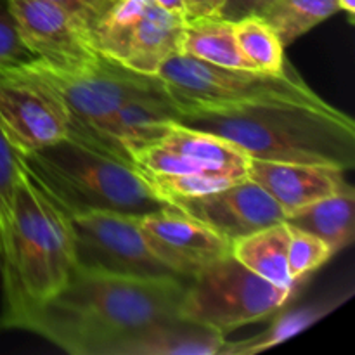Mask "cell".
Returning <instances> with one entry per match:
<instances>
[{"instance_id": "ffe728a7", "label": "cell", "mask_w": 355, "mask_h": 355, "mask_svg": "<svg viewBox=\"0 0 355 355\" xmlns=\"http://www.w3.org/2000/svg\"><path fill=\"white\" fill-rule=\"evenodd\" d=\"M180 54L222 68L253 69L239 52L232 21L222 16L186 19L180 40Z\"/></svg>"}, {"instance_id": "f546056e", "label": "cell", "mask_w": 355, "mask_h": 355, "mask_svg": "<svg viewBox=\"0 0 355 355\" xmlns=\"http://www.w3.org/2000/svg\"><path fill=\"white\" fill-rule=\"evenodd\" d=\"M338 3V9L343 10V12L349 14L350 21H354L355 16V0H336Z\"/></svg>"}, {"instance_id": "2e32d148", "label": "cell", "mask_w": 355, "mask_h": 355, "mask_svg": "<svg viewBox=\"0 0 355 355\" xmlns=\"http://www.w3.org/2000/svg\"><path fill=\"white\" fill-rule=\"evenodd\" d=\"M225 335L179 318L135 335L116 355H218Z\"/></svg>"}, {"instance_id": "8992f818", "label": "cell", "mask_w": 355, "mask_h": 355, "mask_svg": "<svg viewBox=\"0 0 355 355\" xmlns=\"http://www.w3.org/2000/svg\"><path fill=\"white\" fill-rule=\"evenodd\" d=\"M156 78L184 111H217L255 104H302L329 107L293 68L263 73L210 64L186 54L166 59Z\"/></svg>"}, {"instance_id": "ac0fdd59", "label": "cell", "mask_w": 355, "mask_h": 355, "mask_svg": "<svg viewBox=\"0 0 355 355\" xmlns=\"http://www.w3.org/2000/svg\"><path fill=\"white\" fill-rule=\"evenodd\" d=\"M290 225L286 222L267 225L231 243V255L262 279L281 288H300L288 269Z\"/></svg>"}, {"instance_id": "5b68a950", "label": "cell", "mask_w": 355, "mask_h": 355, "mask_svg": "<svg viewBox=\"0 0 355 355\" xmlns=\"http://www.w3.org/2000/svg\"><path fill=\"white\" fill-rule=\"evenodd\" d=\"M75 250L64 211L19 165L10 238V267L2 277L7 314L54 295L75 270Z\"/></svg>"}, {"instance_id": "9a60e30c", "label": "cell", "mask_w": 355, "mask_h": 355, "mask_svg": "<svg viewBox=\"0 0 355 355\" xmlns=\"http://www.w3.org/2000/svg\"><path fill=\"white\" fill-rule=\"evenodd\" d=\"M184 23V17L166 12L151 0L132 28L120 66L139 75L156 76L166 59L180 54Z\"/></svg>"}, {"instance_id": "8fae6325", "label": "cell", "mask_w": 355, "mask_h": 355, "mask_svg": "<svg viewBox=\"0 0 355 355\" xmlns=\"http://www.w3.org/2000/svg\"><path fill=\"white\" fill-rule=\"evenodd\" d=\"M7 6L33 59L62 64L101 55L90 28L61 7L47 0H7Z\"/></svg>"}, {"instance_id": "9c48e42d", "label": "cell", "mask_w": 355, "mask_h": 355, "mask_svg": "<svg viewBox=\"0 0 355 355\" xmlns=\"http://www.w3.org/2000/svg\"><path fill=\"white\" fill-rule=\"evenodd\" d=\"M137 222L153 253L184 281L231 253L229 239L168 205L139 215Z\"/></svg>"}, {"instance_id": "277c9868", "label": "cell", "mask_w": 355, "mask_h": 355, "mask_svg": "<svg viewBox=\"0 0 355 355\" xmlns=\"http://www.w3.org/2000/svg\"><path fill=\"white\" fill-rule=\"evenodd\" d=\"M0 73L26 80L42 90L61 111L68 137L120 159L125 158L107 137L111 114L123 101L162 87L156 76L139 75L103 55L62 64L30 59L12 68L0 69Z\"/></svg>"}, {"instance_id": "52a82bcc", "label": "cell", "mask_w": 355, "mask_h": 355, "mask_svg": "<svg viewBox=\"0 0 355 355\" xmlns=\"http://www.w3.org/2000/svg\"><path fill=\"white\" fill-rule=\"evenodd\" d=\"M298 290L262 279L229 253L187 281L180 318L227 335L270 319L293 300Z\"/></svg>"}, {"instance_id": "7402d4cb", "label": "cell", "mask_w": 355, "mask_h": 355, "mask_svg": "<svg viewBox=\"0 0 355 355\" xmlns=\"http://www.w3.org/2000/svg\"><path fill=\"white\" fill-rule=\"evenodd\" d=\"M338 10L336 0H272L259 14L288 47Z\"/></svg>"}, {"instance_id": "4316f807", "label": "cell", "mask_w": 355, "mask_h": 355, "mask_svg": "<svg viewBox=\"0 0 355 355\" xmlns=\"http://www.w3.org/2000/svg\"><path fill=\"white\" fill-rule=\"evenodd\" d=\"M224 0H186V19L220 16Z\"/></svg>"}, {"instance_id": "4fadbf2b", "label": "cell", "mask_w": 355, "mask_h": 355, "mask_svg": "<svg viewBox=\"0 0 355 355\" xmlns=\"http://www.w3.org/2000/svg\"><path fill=\"white\" fill-rule=\"evenodd\" d=\"M246 179L270 194L284 215L321 198L354 189L343 170L312 163L248 158Z\"/></svg>"}, {"instance_id": "ba28073f", "label": "cell", "mask_w": 355, "mask_h": 355, "mask_svg": "<svg viewBox=\"0 0 355 355\" xmlns=\"http://www.w3.org/2000/svg\"><path fill=\"white\" fill-rule=\"evenodd\" d=\"M64 215L71 227L76 267L121 276L177 277L146 243L139 215L107 210H78Z\"/></svg>"}, {"instance_id": "7c38bea8", "label": "cell", "mask_w": 355, "mask_h": 355, "mask_svg": "<svg viewBox=\"0 0 355 355\" xmlns=\"http://www.w3.org/2000/svg\"><path fill=\"white\" fill-rule=\"evenodd\" d=\"M0 132L17 155L68 135L59 107L26 80L0 73Z\"/></svg>"}, {"instance_id": "e0dca14e", "label": "cell", "mask_w": 355, "mask_h": 355, "mask_svg": "<svg viewBox=\"0 0 355 355\" xmlns=\"http://www.w3.org/2000/svg\"><path fill=\"white\" fill-rule=\"evenodd\" d=\"M354 295V290L345 291V293H336L331 297L321 298L319 302L307 305H298V307L281 309L279 312L272 315V322L269 328L263 329L259 335H253L250 338L238 340V342H227L225 338L224 345H222L218 355H255L266 350L274 349V347L281 345L286 340L293 338V336L300 335L305 329L314 326L326 315L335 312L336 309L342 307L347 300H350Z\"/></svg>"}, {"instance_id": "7a4b0ae2", "label": "cell", "mask_w": 355, "mask_h": 355, "mask_svg": "<svg viewBox=\"0 0 355 355\" xmlns=\"http://www.w3.org/2000/svg\"><path fill=\"white\" fill-rule=\"evenodd\" d=\"M179 123L220 135L248 158L355 166V121L329 107L255 104L217 111H184Z\"/></svg>"}, {"instance_id": "6da1fadb", "label": "cell", "mask_w": 355, "mask_h": 355, "mask_svg": "<svg viewBox=\"0 0 355 355\" xmlns=\"http://www.w3.org/2000/svg\"><path fill=\"white\" fill-rule=\"evenodd\" d=\"M186 283L75 267L54 295L0 314V331L30 333L71 355H116L144 329L180 318Z\"/></svg>"}, {"instance_id": "44dd1931", "label": "cell", "mask_w": 355, "mask_h": 355, "mask_svg": "<svg viewBox=\"0 0 355 355\" xmlns=\"http://www.w3.org/2000/svg\"><path fill=\"white\" fill-rule=\"evenodd\" d=\"M236 44L253 69L263 73H283L288 69L284 45L276 30L260 14H248L232 21Z\"/></svg>"}, {"instance_id": "f1b7e54d", "label": "cell", "mask_w": 355, "mask_h": 355, "mask_svg": "<svg viewBox=\"0 0 355 355\" xmlns=\"http://www.w3.org/2000/svg\"><path fill=\"white\" fill-rule=\"evenodd\" d=\"M156 6H159L162 9H165L166 12L175 14L186 19V0H153Z\"/></svg>"}, {"instance_id": "d4e9b609", "label": "cell", "mask_w": 355, "mask_h": 355, "mask_svg": "<svg viewBox=\"0 0 355 355\" xmlns=\"http://www.w3.org/2000/svg\"><path fill=\"white\" fill-rule=\"evenodd\" d=\"M33 59L21 42L16 21L10 14L7 0H0V69L12 68Z\"/></svg>"}, {"instance_id": "cb8c5ba5", "label": "cell", "mask_w": 355, "mask_h": 355, "mask_svg": "<svg viewBox=\"0 0 355 355\" xmlns=\"http://www.w3.org/2000/svg\"><path fill=\"white\" fill-rule=\"evenodd\" d=\"M331 246L311 232L290 227L288 245V269L291 277L298 283H305L311 274L321 269L335 257Z\"/></svg>"}, {"instance_id": "30bf717a", "label": "cell", "mask_w": 355, "mask_h": 355, "mask_svg": "<svg viewBox=\"0 0 355 355\" xmlns=\"http://www.w3.org/2000/svg\"><path fill=\"white\" fill-rule=\"evenodd\" d=\"M166 205L203 222L229 241L284 220V211L270 194L250 179L189 198H172Z\"/></svg>"}, {"instance_id": "d6986e66", "label": "cell", "mask_w": 355, "mask_h": 355, "mask_svg": "<svg viewBox=\"0 0 355 355\" xmlns=\"http://www.w3.org/2000/svg\"><path fill=\"white\" fill-rule=\"evenodd\" d=\"M290 227L311 232L328 243L335 253L352 245L355 238V191L331 194L284 215Z\"/></svg>"}, {"instance_id": "5bb4252c", "label": "cell", "mask_w": 355, "mask_h": 355, "mask_svg": "<svg viewBox=\"0 0 355 355\" xmlns=\"http://www.w3.org/2000/svg\"><path fill=\"white\" fill-rule=\"evenodd\" d=\"M180 114L182 110L162 83L159 89L123 101L107 121V137L121 158L132 163V156L158 142Z\"/></svg>"}, {"instance_id": "83f0119b", "label": "cell", "mask_w": 355, "mask_h": 355, "mask_svg": "<svg viewBox=\"0 0 355 355\" xmlns=\"http://www.w3.org/2000/svg\"><path fill=\"white\" fill-rule=\"evenodd\" d=\"M257 2L259 0H224L220 16L229 21H236L248 14L257 12Z\"/></svg>"}, {"instance_id": "3957f363", "label": "cell", "mask_w": 355, "mask_h": 355, "mask_svg": "<svg viewBox=\"0 0 355 355\" xmlns=\"http://www.w3.org/2000/svg\"><path fill=\"white\" fill-rule=\"evenodd\" d=\"M16 156L24 172L64 214L107 210L144 215L166 207L132 163L68 135Z\"/></svg>"}, {"instance_id": "484cf974", "label": "cell", "mask_w": 355, "mask_h": 355, "mask_svg": "<svg viewBox=\"0 0 355 355\" xmlns=\"http://www.w3.org/2000/svg\"><path fill=\"white\" fill-rule=\"evenodd\" d=\"M47 2L64 9L66 12L75 16L76 19L85 23L92 31L94 24L110 9L114 0H47Z\"/></svg>"}, {"instance_id": "4dcf8cb0", "label": "cell", "mask_w": 355, "mask_h": 355, "mask_svg": "<svg viewBox=\"0 0 355 355\" xmlns=\"http://www.w3.org/2000/svg\"><path fill=\"white\" fill-rule=\"evenodd\" d=\"M270 2H272V0H259V2H257V12L255 14H259L262 9H266Z\"/></svg>"}, {"instance_id": "603a6c76", "label": "cell", "mask_w": 355, "mask_h": 355, "mask_svg": "<svg viewBox=\"0 0 355 355\" xmlns=\"http://www.w3.org/2000/svg\"><path fill=\"white\" fill-rule=\"evenodd\" d=\"M19 162L9 142L0 132V272L6 276L10 267V238Z\"/></svg>"}]
</instances>
